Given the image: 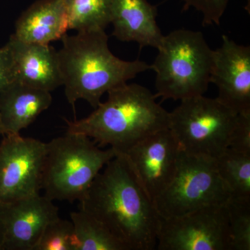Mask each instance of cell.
<instances>
[{"instance_id": "obj_1", "label": "cell", "mask_w": 250, "mask_h": 250, "mask_svg": "<svg viewBox=\"0 0 250 250\" xmlns=\"http://www.w3.org/2000/svg\"><path fill=\"white\" fill-rule=\"evenodd\" d=\"M80 203V210L103 224L126 250L156 248L160 216L122 153L108 161Z\"/></svg>"}, {"instance_id": "obj_2", "label": "cell", "mask_w": 250, "mask_h": 250, "mask_svg": "<svg viewBox=\"0 0 250 250\" xmlns=\"http://www.w3.org/2000/svg\"><path fill=\"white\" fill-rule=\"evenodd\" d=\"M61 40L59 67L65 97L73 107L83 100L95 108L105 93L151 70L147 62L122 60L112 53L105 30L66 34Z\"/></svg>"}, {"instance_id": "obj_3", "label": "cell", "mask_w": 250, "mask_h": 250, "mask_svg": "<svg viewBox=\"0 0 250 250\" xmlns=\"http://www.w3.org/2000/svg\"><path fill=\"white\" fill-rule=\"evenodd\" d=\"M107 94V100L86 118L65 120L67 131L85 135L100 146L124 153L141 140L168 127L169 112L146 87L126 83Z\"/></svg>"}, {"instance_id": "obj_4", "label": "cell", "mask_w": 250, "mask_h": 250, "mask_svg": "<svg viewBox=\"0 0 250 250\" xmlns=\"http://www.w3.org/2000/svg\"><path fill=\"white\" fill-rule=\"evenodd\" d=\"M151 69L162 100L203 95L210 83L214 50L200 31L180 29L164 36Z\"/></svg>"}, {"instance_id": "obj_5", "label": "cell", "mask_w": 250, "mask_h": 250, "mask_svg": "<svg viewBox=\"0 0 250 250\" xmlns=\"http://www.w3.org/2000/svg\"><path fill=\"white\" fill-rule=\"evenodd\" d=\"M113 148L102 149L85 135L68 132L47 143L42 190L49 200L80 202L108 161Z\"/></svg>"}, {"instance_id": "obj_6", "label": "cell", "mask_w": 250, "mask_h": 250, "mask_svg": "<svg viewBox=\"0 0 250 250\" xmlns=\"http://www.w3.org/2000/svg\"><path fill=\"white\" fill-rule=\"evenodd\" d=\"M238 115L216 98L198 95L181 100L167 128L182 152L215 159L228 149Z\"/></svg>"}, {"instance_id": "obj_7", "label": "cell", "mask_w": 250, "mask_h": 250, "mask_svg": "<svg viewBox=\"0 0 250 250\" xmlns=\"http://www.w3.org/2000/svg\"><path fill=\"white\" fill-rule=\"evenodd\" d=\"M231 197L219 175L215 159L181 150L172 182L153 202L160 218H167L206 206L225 205Z\"/></svg>"}, {"instance_id": "obj_8", "label": "cell", "mask_w": 250, "mask_h": 250, "mask_svg": "<svg viewBox=\"0 0 250 250\" xmlns=\"http://www.w3.org/2000/svg\"><path fill=\"white\" fill-rule=\"evenodd\" d=\"M156 248L231 250L226 204L206 206L179 216L161 218Z\"/></svg>"}, {"instance_id": "obj_9", "label": "cell", "mask_w": 250, "mask_h": 250, "mask_svg": "<svg viewBox=\"0 0 250 250\" xmlns=\"http://www.w3.org/2000/svg\"><path fill=\"white\" fill-rule=\"evenodd\" d=\"M0 143V206L40 193L47 143L21 134Z\"/></svg>"}, {"instance_id": "obj_10", "label": "cell", "mask_w": 250, "mask_h": 250, "mask_svg": "<svg viewBox=\"0 0 250 250\" xmlns=\"http://www.w3.org/2000/svg\"><path fill=\"white\" fill-rule=\"evenodd\" d=\"M180 153L178 143L166 128L141 140L122 154L141 187L154 202L172 182Z\"/></svg>"}, {"instance_id": "obj_11", "label": "cell", "mask_w": 250, "mask_h": 250, "mask_svg": "<svg viewBox=\"0 0 250 250\" xmlns=\"http://www.w3.org/2000/svg\"><path fill=\"white\" fill-rule=\"evenodd\" d=\"M210 83L218 88L216 99L238 114L250 113V47L223 36L214 50Z\"/></svg>"}, {"instance_id": "obj_12", "label": "cell", "mask_w": 250, "mask_h": 250, "mask_svg": "<svg viewBox=\"0 0 250 250\" xmlns=\"http://www.w3.org/2000/svg\"><path fill=\"white\" fill-rule=\"evenodd\" d=\"M53 202L39 193L0 206L1 250H34L47 225L59 217Z\"/></svg>"}, {"instance_id": "obj_13", "label": "cell", "mask_w": 250, "mask_h": 250, "mask_svg": "<svg viewBox=\"0 0 250 250\" xmlns=\"http://www.w3.org/2000/svg\"><path fill=\"white\" fill-rule=\"evenodd\" d=\"M4 46L11 81L50 93L62 85L58 53L52 46L24 42L13 34Z\"/></svg>"}, {"instance_id": "obj_14", "label": "cell", "mask_w": 250, "mask_h": 250, "mask_svg": "<svg viewBox=\"0 0 250 250\" xmlns=\"http://www.w3.org/2000/svg\"><path fill=\"white\" fill-rule=\"evenodd\" d=\"M156 16V8L147 0H112L113 35L123 42H137L141 48L157 49L164 35Z\"/></svg>"}, {"instance_id": "obj_15", "label": "cell", "mask_w": 250, "mask_h": 250, "mask_svg": "<svg viewBox=\"0 0 250 250\" xmlns=\"http://www.w3.org/2000/svg\"><path fill=\"white\" fill-rule=\"evenodd\" d=\"M52 103L50 92L10 81L0 92V134H19Z\"/></svg>"}, {"instance_id": "obj_16", "label": "cell", "mask_w": 250, "mask_h": 250, "mask_svg": "<svg viewBox=\"0 0 250 250\" xmlns=\"http://www.w3.org/2000/svg\"><path fill=\"white\" fill-rule=\"evenodd\" d=\"M68 30L65 0H39L18 18L13 35L24 42L49 45Z\"/></svg>"}, {"instance_id": "obj_17", "label": "cell", "mask_w": 250, "mask_h": 250, "mask_svg": "<svg viewBox=\"0 0 250 250\" xmlns=\"http://www.w3.org/2000/svg\"><path fill=\"white\" fill-rule=\"evenodd\" d=\"M75 250H126L104 226L83 210L72 212Z\"/></svg>"}, {"instance_id": "obj_18", "label": "cell", "mask_w": 250, "mask_h": 250, "mask_svg": "<svg viewBox=\"0 0 250 250\" xmlns=\"http://www.w3.org/2000/svg\"><path fill=\"white\" fill-rule=\"evenodd\" d=\"M69 29L105 30L110 24L112 0H65Z\"/></svg>"}, {"instance_id": "obj_19", "label": "cell", "mask_w": 250, "mask_h": 250, "mask_svg": "<svg viewBox=\"0 0 250 250\" xmlns=\"http://www.w3.org/2000/svg\"><path fill=\"white\" fill-rule=\"evenodd\" d=\"M215 164L231 196L250 197V154L228 148L215 159Z\"/></svg>"}, {"instance_id": "obj_20", "label": "cell", "mask_w": 250, "mask_h": 250, "mask_svg": "<svg viewBox=\"0 0 250 250\" xmlns=\"http://www.w3.org/2000/svg\"><path fill=\"white\" fill-rule=\"evenodd\" d=\"M226 207L231 250H250V197L231 196Z\"/></svg>"}, {"instance_id": "obj_21", "label": "cell", "mask_w": 250, "mask_h": 250, "mask_svg": "<svg viewBox=\"0 0 250 250\" xmlns=\"http://www.w3.org/2000/svg\"><path fill=\"white\" fill-rule=\"evenodd\" d=\"M73 224L60 217L49 223L34 250H75Z\"/></svg>"}, {"instance_id": "obj_22", "label": "cell", "mask_w": 250, "mask_h": 250, "mask_svg": "<svg viewBox=\"0 0 250 250\" xmlns=\"http://www.w3.org/2000/svg\"><path fill=\"white\" fill-rule=\"evenodd\" d=\"M184 9L193 8L202 15L204 26L219 25L230 0H182Z\"/></svg>"}, {"instance_id": "obj_23", "label": "cell", "mask_w": 250, "mask_h": 250, "mask_svg": "<svg viewBox=\"0 0 250 250\" xmlns=\"http://www.w3.org/2000/svg\"><path fill=\"white\" fill-rule=\"evenodd\" d=\"M228 148L250 154V113L238 115L236 124L230 135Z\"/></svg>"}, {"instance_id": "obj_24", "label": "cell", "mask_w": 250, "mask_h": 250, "mask_svg": "<svg viewBox=\"0 0 250 250\" xmlns=\"http://www.w3.org/2000/svg\"><path fill=\"white\" fill-rule=\"evenodd\" d=\"M11 81L9 56L6 47L0 48V92Z\"/></svg>"}, {"instance_id": "obj_25", "label": "cell", "mask_w": 250, "mask_h": 250, "mask_svg": "<svg viewBox=\"0 0 250 250\" xmlns=\"http://www.w3.org/2000/svg\"><path fill=\"white\" fill-rule=\"evenodd\" d=\"M3 236H4V231H3V227L0 222V250H1L3 243Z\"/></svg>"}]
</instances>
